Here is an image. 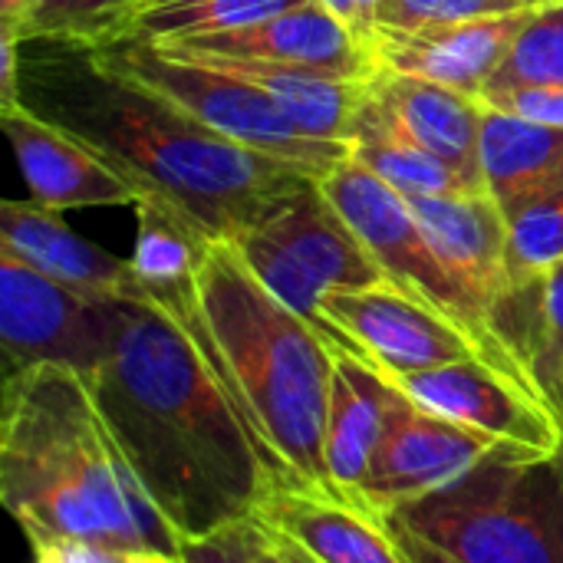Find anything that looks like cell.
Here are the masks:
<instances>
[{
	"label": "cell",
	"instance_id": "1",
	"mask_svg": "<svg viewBox=\"0 0 563 563\" xmlns=\"http://www.w3.org/2000/svg\"><path fill=\"white\" fill-rule=\"evenodd\" d=\"M86 379L125 462L181 544L251 518L274 488L205 350L158 300H115L109 350Z\"/></svg>",
	"mask_w": 563,
	"mask_h": 563
},
{
	"label": "cell",
	"instance_id": "2",
	"mask_svg": "<svg viewBox=\"0 0 563 563\" xmlns=\"http://www.w3.org/2000/svg\"><path fill=\"white\" fill-rule=\"evenodd\" d=\"M16 102L115 168L142 198L234 241L277 198L317 178L290 162L241 148L178 102L112 66L79 40H23Z\"/></svg>",
	"mask_w": 563,
	"mask_h": 563
},
{
	"label": "cell",
	"instance_id": "3",
	"mask_svg": "<svg viewBox=\"0 0 563 563\" xmlns=\"http://www.w3.org/2000/svg\"><path fill=\"white\" fill-rule=\"evenodd\" d=\"M0 498L33 551H181L73 366L40 363L3 376Z\"/></svg>",
	"mask_w": 563,
	"mask_h": 563
},
{
	"label": "cell",
	"instance_id": "4",
	"mask_svg": "<svg viewBox=\"0 0 563 563\" xmlns=\"http://www.w3.org/2000/svg\"><path fill=\"white\" fill-rule=\"evenodd\" d=\"M158 303L205 350L251 429L274 485L333 492L323 459L333 343L280 303L244 267L231 241L208 247L188 294Z\"/></svg>",
	"mask_w": 563,
	"mask_h": 563
},
{
	"label": "cell",
	"instance_id": "5",
	"mask_svg": "<svg viewBox=\"0 0 563 563\" xmlns=\"http://www.w3.org/2000/svg\"><path fill=\"white\" fill-rule=\"evenodd\" d=\"M389 518L465 563H563V445L498 455Z\"/></svg>",
	"mask_w": 563,
	"mask_h": 563
},
{
	"label": "cell",
	"instance_id": "6",
	"mask_svg": "<svg viewBox=\"0 0 563 563\" xmlns=\"http://www.w3.org/2000/svg\"><path fill=\"white\" fill-rule=\"evenodd\" d=\"M231 244L244 267L327 340L330 327L320 313L323 297L386 280L356 231L323 191L320 178H307L277 198Z\"/></svg>",
	"mask_w": 563,
	"mask_h": 563
},
{
	"label": "cell",
	"instance_id": "7",
	"mask_svg": "<svg viewBox=\"0 0 563 563\" xmlns=\"http://www.w3.org/2000/svg\"><path fill=\"white\" fill-rule=\"evenodd\" d=\"M99 53L112 66L158 89L185 112H191L201 125H208L211 132H218L221 139L241 148L290 162L317 178L330 175L343 158L353 155L346 142H327L307 135L287 119V112L261 86L234 73H224L211 63L132 36L109 40L99 46Z\"/></svg>",
	"mask_w": 563,
	"mask_h": 563
},
{
	"label": "cell",
	"instance_id": "8",
	"mask_svg": "<svg viewBox=\"0 0 563 563\" xmlns=\"http://www.w3.org/2000/svg\"><path fill=\"white\" fill-rule=\"evenodd\" d=\"M323 191L336 205V211L346 218V224L356 231L369 257L379 264L389 284L412 294L416 300L429 303L452 323H459L488 356L492 366L501 373L521 379L534 393H541L508 356V350L498 343L485 310L459 287V280L442 267L432 244L426 241L409 201L396 195L389 185H383L373 172H366L353 155L343 158L330 175L320 178Z\"/></svg>",
	"mask_w": 563,
	"mask_h": 563
},
{
	"label": "cell",
	"instance_id": "9",
	"mask_svg": "<svg viewBox=\"0 0 563 563\" xmlns=\"http://www.w3.org/2000/svg\"><path fill=\"white\" fill-rule=\"evenodd\" d=\"M119 297H86L0 247V343L7 376L40 363L89 376L112 340Z\"/></svg>",
	"mask_w": 563,
	"mask_h": 563
},
{
	"label": "cell",
	"instance_id": "10",
	"mask_svg": "<svg viewBox=\"0 0 563 563\" xmlns=\"http://www.w3.org/2000/svg\"><path fill=\"white\" fill-rule=\"evenodd\" d=\"M525 445L505 442L472 426L449 422L416 406L399 386L386 412L383 439L363 488V505L376 518H389L399 508L422 501L449 485L462 482L485 462L521 452ZM534 452V449H531Z\"/></svg>",
	"mask_w": 563,
	"mask_h": 563
},
{
	"label": "cell",
	"instance_id": "11",
	"mask_svg": "<svg viewBox=\"0 0 563 563\" xmlns=\"http://www.w3.org/2000/svg\"><path fill=\"white\" fill-rule=\"evenodd\" d=\"M320 313L330 327V343L353 350L386 376L422 373L462 360H485V350L449 317L383 280L356 290H333Z\"/></svg>",
	"mask_w": 563,
	"mask_h": 563
},
{
	"label": "cell",
	"instance_id": "12",
	"mask_svg": "<svg viewBox=\"0 0 563 563\" xmlns=\"http://www.w3.org/2000/svg\"><path fill=\"white\" fill-rule=\"evenodd\" d=\"M389 379L416 406L449 422L482 429L534 452H554L563 445V429L548 399L485 360H462Z\"/></svg>",
	"mask_w": 563,
	"mask_h": 563
},
{
	"label": "cell",
	"instance_id": "13",
	"mask_svg": "<svg viewBox=\"0 0 563 563\" xmlns=\"http://www.w3.org/2000/svg\"><path fill=\"white\" fill-rule=\"evenodd\" d=\"M0 125L33 201L53 211L119 208L139 201L135 188L92 148L33 115L20 102L0 109Z\"/></svg>",
	"mask_w": 563,
	"mask_h": 563
},
{
	"label": "cell",
	"instance_id": "14",
	"mask_svg": "<svg viewBox=\"0 0 563 563\" xmlns=\"http://www.w3.org/2000/svg\"><path fill=\"white\" fill-rule=\"evenodd\" d=\"M531 13L534 10H518L426 30H376L369 36V53L376 66L422 76L482 99Z\"/></svg>",
	"mask_w": 563,
	"mask_h": 563
},
{
	"label": "cell",
	"instance_id": "15",
	"mask_svg": "<svg viewBox=\"0 0 563 563\" xmlns=\"http://www.w3.org/2000/svg\"><path fill=\"white\" fill-rule=\"evenodd\" d=\"M409 208L442 267L485 310L495 330V310L511 294L505 211L485 191L409 198Z\"/></svg>",
	"mask_w": 563,
	"mask_h": 563
},
{
	"label": "cell",
	"instance_id": "16",
	"mask_svg": "<svg viewBox=\"0 0 563 563\" xmlns=\"http://www.w3.org/2000/svg\"><path fill=\"white\" fill-rule=\"evenodd\" d=\"M178 53H211V56H241V59H271V63H297L310 69H327L336 76L366 79L376 73V59L369 46L323 3L310 0L303 7L284 10L261 23L178 40V43H155Z\"/></svg>",
	"mask_w": 563,
	"mask_h": 563
},
{
	"label": "cell",
	"instance_id": "17",
	"mask_svg": "<svg viewBox=\"0 0 563 563\" xmlns=\"http://www.w3.org/2000/svg\"><path fill=\"white\" fill-rule=\"evenodd\" d=\"M251 518L317 563H409L383 518L333 492L274 485Z\"/></svg>",
	"mask_w": 563,
	"mask_h": 563
},
{
	"label": "cell",
	"instance_id": "18",
	"mask_svg": "<svg viewBox=\"0 0 563 563\" xmlns=\"http://www.w3.org/2000/svg\"><path fill=\"white\" fill-rule=\"evenodd\" d=\"M0 247L86 297H148L129 261L76 234L63 211L40 201L0 205Z\"/></svg>",
	"mask_w": 563,
	"mask_h": 563
},
{
	"label": "cell",
	"instance_id": "19",
	"mask_svg": "<svg viewBox=\"0 0 563 563\" xmlns=\"http://www.w3.org/2000/svg\"><path fill=\"white\" fill-rule=\"evenodd\" d=\"M396 383L369 360L333 343V386L327 409V475L340 498L363 505V488L383 439Z\"/></svg>",
	"mask_w": 563,
	"mask_h": 563
},
{
	"label": "cell",
	"instance_id": "20",
	"mask_svg": "<svg viewBox=\"0 0 563 563\" xmlns=\"http://www.w3.org/2000/svg\"><path fill=\"white\" fill-rule=\"evenodd\" d=\"M369 92L406 139H412L416 145L455 165L462 175L482 185V168H478V142L485 122L482 99L386 66H376V73L369 76Z\"/></svg>",
	"mask_w": 563,
	"mask_h": 563
},
{
	"label": "cell",
	"instance_id": "21",
	"mask_svg": "<svg viewBox=\"0 0 563 563\" xmlns=\"http://www.w3.org/2000/svg\"><path fill=\"white\" fill-rule=\"evenodd\" d=\"M172 53H178V49H172ZM181 56L211 63L224 73H234V76L261 86L287 112V119L297 129H303L307 135L327 139V142H346L350 145L356 112L369 92V76L353 79V76H336V73L310 69V66H297V63L211 56V53H181Z\"/></svg>",
	"mask_w": 563,
	"mask_h": 563
},
{
	"label": "cell",
	"instance_id": "22",
	"mask_svg": "<svg viewBox=\"0 0 563 563\" xmlns=\"http://www.w3.org/2000/svg\"><path fill=\"white\" fill-rule=\"evenodd\" d=\"M478 168L485 195L505 218H515L531 201L563 188V129L485 106Z\"/></svg>",
	"mask_w": 563,
	"mask_h": 563
},
{
	"label": "cell",
	"instance_id": "23",
	"mask_svg": "<svg viewBox=\"0 0 563 563\" xmlns=\"http://www.w3.org/2000/svg\"><path fill=\"white\" fill-rule=\"evenodd\" d=\"M353 158L373 172L383 185H389L396 195L409 198H439V195H472L485 191L478 181L462 175L455 165L442 162L439 155L426 152L412 139H406L393 119L383 112L373 92H366V102L356 112L353 132H350Z\"/></svg>",
	"mask_w": 563,
	"mask_h": 563
},
{
	"label": "cell",
	"instance_id": "24",
	"mask_svg": "<svg viewBox=\"0 0 563 563\" xmlns=\"http://www.w3.org/2000/svg\"><path fill=\"white\" fill-rule=\"evenodd\" d=\"M132 208H135V247L129 264L135 271L139 287L152 300H172L178 294H188L214 241L165 201L142 198Z\"/></svg>",
	"mask_w": 563,
	"mask_h": 563
},
{
	"label": "cell",
	"instance_id": "25",
	"mask_svg": "<svg viewBox=\"0 0 563 563\" xmlns=\"http://www.w3.org/2000/svg\"><path fill=\"white\" fill-rule=\"evenodd\" d=\"M303 3L310 0H139L122 36L145 43H178L241 30Z\"/></svg>",
	"mask_w": 563,
	"mask_h": 563
},
{
	"label": "cell",
	"instance_id": "26",
	"mask_svg": "<svg viewBox=\"0 0 563 563\" xmlns=\"http://www.w3.org/2000/svg\"><path fill=\"white\" fill-rule=\"evenodd\" d=\"M515 86H563V0H551L528 16L485 92Z\"/></svg>",
	"mask_w": 563,
	"mask_h": 563
},
{
	"label": "cell",
	"instance_id": "27",
	"mask_svg": "<svg viewBox=\"0 0 563 563\" xmlns=\"http://www.w3.org/2000/svg\"><path fill=\"white\" fill-rule=\"evenodd\" d=\"M558 264H563V188L508 218L511 290L544 280Z\"/></svg>",
	"mask_w": 563,
	"mask_h": 563
},
{
	"label": "cell",
	"instance_id": "28",
	"mask_svg": "<svg viewBox=\"0 0 563 563\" xmlns=\"http://www.w3.org/2000/svg\"><path fill=\"white\" fill-rule=\"evenodd\" d=\"M139 0H33L23 40H79L102 46L122 36Z\"/></svg>",
	"mask_w": 563,
	"mask_h": 563
},
{
	"label": "cell",
	"instance_id": "29",
	"mask_svg": "<svg viewBox=\"0 0 563 563\" xmlns=\"http://www.w3.org/2000/svg\"><path fill=\"white\" fill-rule=\"evenodd\" d=\"M551 0H383L376 13V30H426L452 26L518 10H538ZM373 30V33H376Z\"/></svg>",
	"mask_w": 563,
	"mask_h": 563
},
{
	"label": "cell",
	"instance_id": "30",
	"mask_svg": "<svg viewBox=\"0 0 563 563\" xmlns=\"http://www.w3.org/2000/svg\"><path fill=\"white\" fill-rule=\"evenodd\" d=\"M531 373H534V383H538L541 396H544V386L563 373V264H558L538 287Z\"/></svg>",
	"mask_w": 563,
	"mask_h": 563
},
{
	"label": "cell",
	"instance_id": "31",
	"mask_svg": "<svg viewBox=\"0 0 563 563\" xmlns=\"http://www.w3.org/2000/svg\"><path fill=\"white\" fill-rule=\"evenodd\" d=\"M271 538L254 518L231 521L198 541H185L178 551L181 563H267Z\"/></svg>",
	"mask_w": 563,
	"mask_h": 563
},
{
	"label": "cell",
	"instance_id": "32",
	"mask_svg": "<svg viewBox=\"0 0 563 563\" xmlns=\"http://www.w3.org/2000/svg\"><path fill=\"white\" fill-rule=\"evenodd\" d=\"M485 106L538 122V125H558L563 129V86H515L482 96Z\"/></svg>",
	"mask_w": 563,
	"mask_h": 563
},
{
	"label": "cell",
	"instance_id": "33",
	"mask_svg": "<svg viewBox=\"0 0 563 563\" xmlns=\"http://www.w3.org/2000/svg\"><path fill=\"white\" fill-rule=\"evenodd\" d=\"M386 528L393 531L396 544L402 548V554H406V561L409 563H465V561H459L455 554L442 551L439 544H432L429 538L416 534L412 528H406V525H402V521H396V518H386Z\"/></svg>",
	"mask_w": 563,
	"mask_h": 563
},
{
	"label": "cell",
	"instance_id": "34",
	"mask_svg": "<svg viewBox=\"0 0 563 563\" xmlns=\"http://www.w3.org/2000/svg\"><path fill=\"white\" fill-rule=\"evenodd\" d=\"M33 13V0H0V30H13V33H26Z\"/></svg>",
	"mask_w": 563,
	"mask_h": 563
},
{
	"label": "cell",
	"instance_id": "35",
	"mask_svg": "<svg viewBox=\"0 0 563 563\" xmlns=\"http://www.w3.org/2000/svg\"><path fill=\"white\" fill-rule=\"evenodd\" d=\"M267 538H271V558H267V563H317L310 561L303 551H297L294 544H287V541H280L274 534H267Z\"/></svg>",
	"mask_w": 563,
	"mask_h": 563
},
{
	"label": "cell",
	"instance_id": "36",
	"mask_svg": "<svg viewBox=\"0 0 563 563\" xmlns=\"http://www.w3.org/2000/svg\"><path fill=\"white\" fill-rule=\"evenodd\" d=\"M383 0H356V13H360V40L369 46V36L376 30V13H379Z\"/></svg>",
	"mask_w": 563,
	"mask_h": 563
},
{
	"label": "cell",
	"instance_id": "37",
	"mask_svg": "<svg viewBox=\"0 0 563 563\" xmlns=\"http://www.w3.org/2000/svg\"><path fill=\"white\" fill-rule=\"evenodd\" d=\"M317 3H323L330 13H336L356 36H360V13H356V0H317Z\"/></svg>",
	"mask_w": 563,
	"mask_h": 563
},
{
	"label": "cell",
	"instance_id": "38",
	"mask_svg": "<svg viewBox=\"0 0 563 563\" xmlns=\"http://www.w3.org/2000/svg\"><path fill=\"white\" fill-rule=\"evenodd\" d=\"M544 399L551 402V409H554V416H558V422H561L563 429V373L544 386Z\"/></svg>",
	"mask_w": 563,
	"mask_h": 563
},
{
	"label": "cell",
	"instance_id": "39",
	"mask_svg": "<svg viewBox=\"0 0 563 563\" xmlns=\"http://www.w3.org/2000/svg\"><path fill=\"white\" fill-rule=\"evenodd\" d=\"M122 563H181L175 554H162V551H129L122 554Z\"/></svg>",
	"mask_w": 563,
	"mask_h": 563
}]
</instances>
